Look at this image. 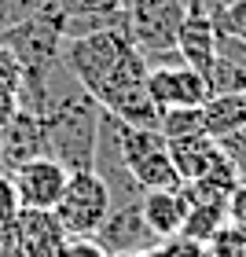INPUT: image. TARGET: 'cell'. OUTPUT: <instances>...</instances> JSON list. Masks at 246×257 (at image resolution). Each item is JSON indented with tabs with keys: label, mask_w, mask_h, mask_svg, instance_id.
I'll use <instances>...</instances> for the list:
<instances>
[{
	"label": "cell",
	"mask_w": 246,
	"mask_h": 257,
	"mask_svg": "<svg viewBox=\"0 0 246 257\" xmlns=\"http://www.w3.org/2000/svg\"><path fill=\"white\" fill-rule=\"evenodd\" d=\"M8 180H11V188H15L22 209H55V202L63 198L70 173L55 158L41 155V158H30V162H22V166H15L8 173Z\"/></svg>",
	"instance_id": "obj_7"
},
{
	"label": "cell",
	"mask_w": 246,
	"mask_h": 257,
	"mask_svg": "<svg viewBox=\"0 0 246 257\" xmlns=\"http://www.w3.org/2000/svg\"><path fill=\"white\" fill-rule=\"evenodd\" d=\"M191 8V0H121L125 33L144 52L147 66L162 55L177 52V30Z\"/></svg>",
	"instance_id": "obj_3"
},
{
	"label": "cell",
	"mask_w": 246,
	"mask_h": 257,
	"mask_svg": "<svg viewBox=\"0 0 246 257\" xmlns=\"http://www.w3.org/2000/svg\"><path fill=\"white\" fill-rule=\"evenodd\" d=\"M213 26L217 33H228V37L246 41V0H228L224 8L213 11Z\"/></svg>",
	"instance_id": "obj_18"
},
{
	"label": "cell",
	"mask_w": 246,
	"mask_h": 257,
	"mask_svg": "<svg viewBox=\"0 0 246 257\" xmlns=\"http://www.w3.org/2000/svg\"><path fill=\"white\" fill-rule=\"evenodd\" d=\"M8 235L26 257H59L70 239L52 209H19Z\"/></svg>",
	"instance_id": "obj_10"
},
{
	"label": "cell",
	"mask_w": 246,
	"mask_h": 257,
	"mask_svg": "<svg viewBox=\"0 0 246 257\" xmlns=\"http://www.w3.org/2000/svg\"><path fill=\"white\" fill-rule=\"evenodd\" d=\"M118 147H121V162H125L129 177L136 180L140 191H177L180 188V177L169 158V144L158 128H133V125L118 121Z\"/></svg>",
	"instance_id": "obj_4"
},
{
	"label": "cell",
	"mask_w": 246,
	"mask_h": 257,
	"mask_svg": "<svg viewBox=\"0 0 246 257\" xmlns=\"http://www.w3.org/2000/svg\"><path fill=\"white\" fill-rule=\"evenodd\" d=\"M92 239H96V246L107 257H144L162 246V239L147 228L144 213H140V202L114 206L110 217L99 224V231Z\"/></svg>",
	"instance_id": "obj_6"
},
{
	"label": "cell",
	"mask_w": 246,
	"mask_h": 257,
	"mask_svg": "<svg viewBox=\"0 0 246 257\" xmlns=\"http://www.w3.org/2000/svg\"><path fill=\"white\" fill-rule=\"evenodd\" d=\"M224 209H228V224H235V228L246 231V184H235V188H231Z\"/></svg>",
	"instance_id": "obj_23"
},
{
	"label": "cell",
	"mask_w": 246,
	"mask_h": 257,
	"mask_svg": "<svg viewBox=\"0 0 246 257\" xmlns=\"http://www.w3.org/2000/svg\"><path fill=\"white\" fill-rule=\"evenodd\" d=\"M140 213H144L147 228L166 242V239H177L180 228H184V217H187V198L184 191H144L140 198Z\"/></svg>",
	"instance_id": "obj_14"
},
{
	"label": "cell",
	"mask_w": 246,
	"mask_h": 257,
	"mask_svg": "<svg viewBox=\"0 0 246 257\" xmlns=\"http://www.w3.org/2000/svg\"><path fill=\"white\" fill-rule=\"evenodd\" d=\"M63 11V37H85L99 30H125L121 0H55Z\"/></svg>",
	"instance_id": "obj_12"
},
{
	"label": "cell",
	"mask_w": 246,
	"mask_h": 257,
	"mask_svg": "<svg viewBox=\"0 0 246 257\" xmlns=\"http://www.w3.org/2000/svg\"><path fill=\"white\" fill-rule=\"evenodd\" d=\"M177 55H180L184 66L198 70L202 77L217 63V26H213V15H209L202 4H195V0H191V8H187V15L180 22V30H177Z\"/></svg>",
	"instance_id": "obj_9"
},
{
	"label": "cell",
	"mask_w": 246,
	"mask_h": 257,
	"mask_svg": "<svg viewBox=\"0 0 246 257\" xmlns=\"http://www.w3.org/2000/svg\"><path fill=\"white\" fill-rule=\"evenodd\" d=\"M63 70L121 125L158 128L162 110L147 96L151 66L125 30H99L63 41Z\"/></svg>",
	"instance_id": "obj_1"
},
{
	"label": "cell",
	"mask_w": 246,
	"mask_h": 257,
	"mask_svg": "<svg viewBox=\"0 0 246 257\" xmlns=\"http://www.w3.org/2000/svg\"><path fill=\"white\" fill-rule=\"evenodd\" d=\"M224 224H228L224 202H187V217H184L180 239L195 242V246H206V242H213V235Z\"/></svg>",
	"instance_id": "obj_16"
},
{
	"label": "cell",
	"mask_w": 246,
	"mask_h": 257,
	"mask_svg": "<svg viewBox=\"0 0 246 257\" xmlns=\"http://www.w3.org/2000/svg\"><path fill=\"white\" fill-rule=\"evenodd\" d=\"M169 144V158H173V169H177L180 184H195V180H206L213 173L217 158H220V147L213 136L198 133V136H184V140H166Z\"/></svg>",
	"instance_id": "obj_13"
},
{
	"label": "cell",
	"mask_w": 246,
	"mask_h": 257,
	"mask_svg": "<svg viewBox=\"0 0 246 257\" xmlns=\"http://www.w3.org/2000/svg\"><path fill=\"white\" fill-rule=\"evenodd\" d=\"M0 92L8 96H22V63L8 44H0Z\"/></svg>",
	"instance_id": "obj_20"
},
{
	"label": "cell",
	"mask_w": 246,
	"mask_h": 257,
	"mask_svg": "<svg viewBox=\"0 0 246 257\" xmlns=\"http://www.w3.org/2000/svg\"><path fill=\"white\" fill-rule=\"evenodd\" d=\"M19 209H22V206H19V195H15V188H11L8 173H0V228H4V231H11Z\"/></svg>",
	"instance_id": "obj_22"
},
{
	"label": "cell",
	"mask_w": 246,
	"mask_h": 257,
	"mask_svg": "<svg viewBox=\"0 0 246 257\" xmlns=\"http://www.w3.org/2000/svg\"><path fill=\"white\" fill-rule=\"evenodd\" d=\"M147 96L155 99L158 110H184V107H202L209 99V81L198 70L184 63L169 66H151L147 70Z\"/></svg>",
	"instance_id": "obj_8"
},
{
	"label": "cell",
	"mask_w": 246,
	"mask_h": 257,
	"mask_svg": "<svg viewBox=\"0 0 246 257\" xmlns=\"http://www.w3.org/2000/svg\"><path fill=\"white\" fill-rule=\"evenodd\" d=\"M202 125H206V136L213 140H224L246 128V92L242 96H209L202 103Z\"/></svg>",
	"instance_id": "obj_15"
},
{
	"label": "cell",
	"mask_w": 246,
	"mask_h": 257,
	"mask_svg": "<svg viewBox=\"0 0 246 257\" xmlns=\"http://www.w3.org/2000/svg\"><path fill=\"white\" fill-rule=\"evenodd\" d=\"M158 133L166 136V140H184V136H198V133H206V125H202V107L162 110Z\"/></svg>",
	"instance_id": "obj_17"
},
{
	"label": "cell",
	"mask_w": 246,
	"mask_h": 257,
	"mask_svg": "<svg viewBox=\"0 0 246 257\" xmlns=\"http://www.w3.org/2000/svg\"><path fill=\"white\" fill-rule=\"evenodd\" d=\"M217 144H220V151L228 155V162L235 166L239 180L246 184V128H239V133H231V136H224V140H217Z\"/></svg>",
	"instance_id": "obj_21"
},
{
	"label": "cell",
	"mask_w": 246,
	"mask_h": 257,
	"mask_svg": "<svg viewBox=\"0 0 246 257\" xmlns=\"http://www.w3.org/2000/svg\"><path fill=\"white\" fill-rule=\"evenodd\" d=\"M41 4L44 0H0V37H4L8 30H15L19 22H26Z\"/></svg>",
	"instance_id": "obj_19"
},
{
	"label": "cell",
	"mask_w": 246,
	"mask_h": 257,
	"mask_svg": "<svg viewBox=\"0 0 246 257\" xmlns=\"http://www.w3.org/2000/svg\"><path fill=\"white\" fill-rule=\"evenodd\" d=\"M110 209H114V198L103 177L96 169H81V173H70L63 198L55 202L52 213L70 239H92L99 224L110 217Z\"/></svg>",
	"instance_id": "obj_5"
},
{
	"label": "cell",
	"mask_w": 246,
	"mask_h": 257,
	"mask_svg": "<svg viewBox=\"0 0 246 257\" xmlns=\"http://www.w3.org/2000/svg\"><path fill=\"white\" fill-rule=\"evenodd\" d=\"M4 239H8V231H4V228H0V246H4Z\"/></svg>",
	"instance_id": "obj_25"
},
{
	"label": "cell",
	"mask_w": 246,
	"mask_h": 257,
	"mask_svg": "<svg viewBox=\"0 0 246 257\" xmlns=\"http://www.w3.org/2000/svg\"><path fill=\"white\" fill-rule=\"evenodd\" d=\"M41 155H48L44 121H41L37 110L22 107L15 118L0 128V166H4V173H11L15 166H22V162H30V158H41Z\"/></svg>",
	"instance_id": "obj_11"
},
{
	"label": "cell",
	"mask_w": 246,
	"mask_h": 257,
	"mask_svg": "<svg viewBox=\"0 0 246 257\" xmlns=\"http://www.w3.org/2000/svg\"><path fill=\"white\" fill-rule=\"evenodd\" d=\"M44 121V144H48V158H55L66 173L92 169L96 158V140L103 125V107L66 74L59 85V74L52 77L48 99L41 110Z\"/></svg>",
	"instance_id": "obj_2"
},
{
	"label": "cell",
	"mask_w": 246,
	"mask_h": 257,
	"mask_svg": "<svg viewBox=\"0 0 246 257\" xmlns=\"http://www.w3.org/2000/svg\"><path fill=\"white\" fill-rule=\"evenodd\" d=\"M22 110V103H19V96H8V92H0V128H4L15 114Z\"/></svg>",
	"instance_id": "obj_24"
}]
</instances>
